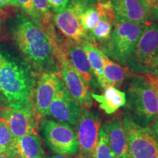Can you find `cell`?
Instances as JSON below:
<instances>
[{
    "instance_id": "obj_1",
    "label": "cell",
    "mask_w": 158,
    "mask_h": 158,
    "mask_svg": "<svg viewBox=\"0 0 158 158\" xmlns=\"http://www.w3.org/2000/svg\"><path fill=\"white\" fill-rule=\"evenodd\" d=\"M10 29L13 41L31 67L43 72L59 70L55 56L56 47L60 43L58 36L52 37L43 26L24 14L16 15Z\"/></svg>"
},
{
    "instance_id": "obj_2",
    "label": "cell",
    "mask_w": 158,
    "mask_h": 158,
    "mask_svg": "<svg viewBox=\"0 0 158 158\" xmlns=\"http://www.w3.org/2000/svg\"><path fill=\"white\" fill-rule=\"evenodd\" d=\"M36 84V74L31 65L0 47V92L9 107L33 106Z\"/></svg>"
},
{
    "instance_id": "obj_3",
    "label": "cell",
    "mask_w": 158,
    "mask_h": 158,
    "mask_svg": "<svg viewBox=\"0 0 158 158\" xmlns=\"http://www.w3.org/2000/svg\"><path fill=\"white\" fill-rule=\"evenodd\" d=\"M130 116L136 123L148 126L158 116V79L150 73H134L127 89Z\"/></svg>"
},
{
    "instance_id": "obj_4",
    "label": "cell",
    "mask_w": 158,
    "mask_h": 158,
    "mask_svg": "<svg viewBox=\"0 0 158 158\" xmlns=\"http://www.w3.org/2000/svg\"><path fill=\"white\" fill-rule=\"evenodd\" d=\"M145 26L116 18L110 38L100 44V48L108 57L127 66Z\"/></svg>"
},
{
    "instance_id": "obj_5",
    "label": "cell",
    "mask_w": 158,
    "mask_h": 158,
    "mask_svg": "<svg viewBox=\"0 0 158 158\" xmlns=\"http://www.w3.org/2000/svg\"><path fill=\"white\" fill-rule=\"evenodd\" d=\"M122 122L129 158H158V139L152 130L137 124L130 116H124Z\"/></svg>"
},
{
    "instance_id": "obj_6",
    "label": "cell",
    "mask_w": 158,
    "mask_h": 158,
    "mask_svg": "<svg viewBox=\"0 0 158 158\" xmlns=\"http://www.w3.org/2000/svg\"><path fill=\"white\" fill-rule=\"evenodd\" d=\"M59 72L62 81L67 90L84 108H90L93 105L89 85L83 80L78 71L69 60L66 53L61 45V42L55 50Z\"/></svg>"
},
{
    "instance_id": "obj_7",
    "label": "cell",
    "mask_w": 158,
    "mask_h": 158,
    "mask_svg": "<svg viewBox=\"0 0 158 158\" xmlns=\"http://www.w3.org/2000/svg\"><path fill=\"white\" fill-rule=\"evenodd\" d=\"M158 57V23L146 24L127 66L135 73H148L151 63Z\"/></svg>"
},
{
    "instance_id": "obj_8",
    "label": "cell",
    "mask_w": 158,
    "mask_h": 158,
    "mask_svg": "<svg viewBox=\"0 0 158 158\" xmlns=\"http://www.w3.org/2000/svg\"><path fill=\"white\" fill-rule=\"evenodd\" d=\"M42 130L45 143L54 153L70 155L78 152L77 134L70 124L45 119Z\"/></svg>"
},
{
    "instance_id": "obj_9",
    "label": "cell",
    "mask_w": 158,
    "mask_h": 158,
    "mask_svg": "<svg viewBox=\"0 0 158 158\" xmlns=\"http://www.w3.org/2000/svg\"><path fill=\"white\" fill-rule=\"evenodd\" d=\"M78 143V158H94L101 119L98 114L82 108L76 124Z\"/></svg>"
},
{
    "instance_id": "obj_10",
    "label": "cell",
    "mask_w": 158,
    "mask_h": 158,
    "mask_svg": "<svg viewBox=\"0 0 158 158\" xmlns=\"http://www.w3.org/2000/svg\"><path fill=\"white\" fill-rule=\"evenodd\" d=\"M87 7L78 0H71L64 10L54 15V25L68 40L81 43L89 39L80 23L81 13Z\"/></svg>"
},
{
    "instance_id": "obj_11",
    "label": "cell",
    "mask_w": 158,
    "mask_h": 158,
    "mask_svg": "<svg viewBox=\"0 0 158 158\" xmlns=\"http://www.w3.org/2000/svg\"><path fill=\"white\" fill-rule=\"evenodd\" d=\"M0 118L7 124L15 141L23 136L37 133V121L32 106L22 108H4L0 110Z\"/></svg>"
},
{
    "instance_id": "obj_12",
    "label": "cell",
    "mask_w": 158,
    "mask_h": 158,
    "mask_svg": "<svg viewBox=\"0 0 158 158\" xmlns=\"http://www.w3.org/2000/svg\"><path fill=\"white\" fill-rule=\"evenodd\" d=\"M82 108L81 106L70 95L61 80L49 107L48 115L58 122L76 126Z\"/></svg>"
},
{
    "instance_id": "obj_13",
    "label": "cell",
    "mask_w": 158,
    "mask_h": 158,
    "mask_svg": "<svg viewBox=\"0 0 158 158\" xmlns=\"http://www.w3.org/2000/svg\"><path fill=\"white\" fill-rule=\"evenodd\" d=\"M61 81L59 72H43L37 81L35 90L33 111L37 121L48 115L50 105Z\"/></svg>"
},
{
    "instance_id": "obj_14",
    "label": "cell",
    "mask_w": 158,
    "mask_h": 158,
    "mask_svg": "<svg viewBox=\"0 0 158 158\" xmlns=\"http://www.w3.org/2000/svg\"><path fill=\"white\" fill-rule=\"evenodd\" d=\"M116 18L134 23L151 22L152 9L143 0H110Z\"/></svg>"
},
{
    "instance_id": "obj_15",
    "label": "cell",
    "mask_w": 158,
    "mask_h": 158,
    "mask_svg": "<svg viewBox=\"0 0 158 158\" xmlns=\"http://www.w3.org/2000/svg\"><path fill=\"white\" fill-rule=\"evenodd\" d=\"M108 136V143L116 158H129L127 141L123 122L118 116L110 118L102 126Z\"/></svg>"
},
{
    "instance_id": "obj_16",
    "label": "cell",
    "mask_w": 158,
    "mask_h": 158,
    "mask_svg": "<svg viewBox=\"0 0 158 158\" xmlns=\"http://www.w3.org/2000/svg\"><path fill=\"white\" fill-rule=\"evenodd\" d=\"M61 45L74 68L78 71L83 80L89 85L93 80L94 74L80 43L67 39V40L61 42Z\"/></svg>"
},
{
    "instance_id": "obj_17",
    "label": "cell",
    "mask_w": 158,
    "mask_h": 158,
    "mask_svg": "<svg viewBox=\"0 0 158 158\" xmlns=\"http://www.w3.org/2000/svg\"><path fill=\"white\" fill-rule=\"evenodd\" d=\"M102 94H91L99 108L107 114H112L127 104V94L114 86H107Z\"/></svg>"
},
{
    "instance_id": "obj_18",
    "label": "cell",
    "mask_w": 158,
    "mask_h": 158,
    "mask_svg": "<svg viewBox=\"0 0 158 158\" xmlns=\"http://www.w3.org/2000/svg\"><path fill=\"white\" fill-rule=\"evenodd\" d=\"M80 44L87 56L91 68L94 76H96L99 84L102 88L106 89L103 78V58L106 54L98 45L92 43L89 39L85 40Z\"/></svg>"
},
{
    "instance_id": "obj_19",
    "label": "cell",
    "mask_w": 158,
    "mask_h": 158,
    "mask_svg": "<svg viewBox=\"0 0 158 158\" xmlns=\"http://www.w3.org/2000/svg\"><path fill=\"white\" fill-rule=\"evenodd\" d=\"M15 152L21 158H45L41 140L37 133L29 134L16 140Z\"/></svg>"
},
{
    "instance_id": "obj_20",
    "label": "cell",
    "mask_w": 158,
    "mask_h": 158,
    "mask_svg": "<svg viewBox=\"0 0 158 158\" xmlns=\"http://www.w3.org/2000/svg\"><path fill=\"white\" fill-rule=\"evenodd\" d=\"M103 78L106 87H120L127 76L133 74L129 68L110 60L106 54L103 58Z\"/></svg>"
},
{
    "instance_id": "obj_21",
    "label": "cell",
    "mask_w": 158,
    "mask_h": 158,
    "mask_svg": "<svg viewBox=\"0 0 158 158\" xmlns=\"http://www.w3.org/2000/svg\"><path fill=\"white\" fill-rule=\"evenodd\" d=\"M115 20L106 16H100L98 24L88 33L89 40L96 45L98 42H100L101 44L107 41L110 37Z\"/></svg>"
},
{
    "instance_id": "obj_22",
    "label": "cell",
    "mask_w": 158,
    "mask_h": 158,
    "mask_svg": "<svg viewBox=\"0 0 158 158\" xmlns=\"http://www.w3.org/2000/svg\"><path fill=\"white\" fill-rule=\"evenodd\" d=\"M33 5L43 27L47 31L54 29L53 25L54 14L49 7L48 0H32Z\"/></svg>"
},
{
    "instance_id": "obj_23",
    "label": "cell",
    "mask_w": 158,
    "mask_h": 158,
    "mask_svg": "<svg viewBox=\"0 0 158 158\" xmlns=\"http://www.w3.org/2000/svg\"><path fill=\"white\" fill-rule=\"evenodd\" d=\"M99 20H100V14L96 6L86 7L80 15L81 25L84 30L87 33L96 27Z\"/></svg>"
},
{
    "instance_id": "obj_24",
    "label": "cell",
    "mask_w": 158,
    "mask_h": 158,
    "mask_svg": "<svg viewBox=\"0 0 158 158\" xmlns=\"http://www.w3.org/2000/svg\"><path fill=\"white\" fill-rule=\"evenodd\" d=\"M15 143L16 141L7 124L0 118V144L2 147L5 149L7 153L16 155Z\"/></svg>"
},
{
    "instance_id": "obj_25",
    "label": "cell",
    "mask_w": 158,
    "mask_h": 158,
    "mask_svg": "<svg viewBox=\"0 0 158 158\" xmlns=\"http://www.w3.org/2000/svg\"><path fill=\"white\" fill-rule=\"evenodd\" d=\"M94 158H116L108 143V136L102 127L98 134V143L94 151Z\"/></svg>"
},
{
    "instance_id": "obj_26",
    "label": "cell",
    "mask_w": 158,
    "mask_h": 158,
    "mask_svg": "<svg viewBox=\"0 0 158 158\" xmlns=\"http://www.w3.org/2000/svg\"><path fill=\"white\" fill-rule=\"evenodd\" d=\"M17 4V7H21L24 11L26 15H27L30 19L39 25H42L38 15L35 12L34 5L32 0H15Z\"/></svg>"
},
{
    "instance_id": "obj_27",
    "label": "cell",
    "mask_w": 158,
    "mask_h": 158,
    "mask_svg": "<svg viewBox=\"0 0 158 158\" xmlns=\"http://www.w3.org/2000/svg\"><path fill=\"white\" fill-rule=\"evenodd\" d=\"M70 0H48L49 7L53 13H60L68 7Z\"/></svg>"
},
{
    "instance_id": "obj_28",
    "label": "cell",
    "mask_w": 158,
    "mask_h": 158,
    "mask_svg": "<svg viewBox=\"0 0 158 158\" xmlns=\"http://www.w3.org/2000/svg\"><path fill=\"white\" fill-rule=\"evenodd\" d=\"M153 76H158V57H157L155 60L150 64L149 68V73Z\"/></svg>"
},
{
    "instance_id": "obj_29",
    "label": "cell",
    "mask_w": 158,
    "mask_h": 158,
    "mask_svg": "<svg viewBox=\"0 0 158 158\" xmlns=\"http://www.w3.org/2000/svg\"><path fill=\"white\" fill-rule=\"evenodd\" d=\"M7 6H15L17 7V4L15 0H0V7H5Z\"/></svg>"
},
{
    "instance_id": "obj_30",
    "label": "cell",
    "mask_w": 158,
    "mask_h": 158,
    "mask_svg": "<svg viewBox=\"0 0 158 158\" xmlns=\"http://www.w3.org/2000/svg\"><path fill=\"white\" fill-rule=\"evenodd\" d=\"M5 20L6 13L2 7H0V33H1L2 29L3 28V26L5 23Z\"/></svg>"
},
{
    "instance_id": "obj_31",
    "label": "cell",
    "mask_w": 158,
    "mask_h": 158,
    "mask_svg": "<svg viewBox=\"0 0 158 158\" xmlns=\"http://www.w3.org/2000/svg\"><path fill=\"white\" fill-rule=\"evenodd\" d=\"M154 124H153V127H152V131L154 134H155L156 137L158 139V116L156 117V118L154 120Z\"/></svg>"
},
{
    "instance_id": "obj_32",
    "label": "cell",
    "mask_w": 158,
    "mask_h": 158,
    "mask_svg": "<svg viewBox=\"0 0 158 158\" xmlns=\"http://www.w3.org/2000/svg\"><path fill=\"white\" fill-rule=\"evenodd\" d=\"M78 1L81 2L88 7H94L97 5L96 0H78Z\"/></svg>"
},
{
    "instance_id": "obj_33",
    "label": "cell",
    "mask_w": 158,
    "mask_h": 158,
    "mask_svg": "<svg viewBox=\"0 0 158 158\" xmlns=\"http://www.w3.org/2000/svg\"><path fill=\"white\" fill-rule=\"evenodd\" d=\"M152 16L158 21V0H156L155 6L152 8Z\"/></svg>"
},
{
    "instance_id": "obj_34",
    "label": "cell",
    "mask_w": 158,
    "mask_h": 158,
    "mask_svg": "<svg viewBox=\"0 0 158 158\" xmlns=\"http://www.w3.org/2000/svg\"><path fill=\"white\" fill-rule=\"evenodd\" d=\"M48 158H73L70 155H52Z\"/></svg>"
},
{
    "instance_id": "obj_35",
    "label": "cell",
    "mask_w": 158,
    "mask_h": 158,
    "mask_svg": "<svg viewBox=\"0 0 158 158\" xmlns=\"http://www.w3.org/2000/svg\"><path fill=\"white\" fill-rule=\"evenodd\" d=\"M15 155H11V154L9 153H3L0 154V158H14Z\"/></svg>"
},
{
    "instance_id": "obj_36",
    "label": "cell",
    "mask_w": 158,
    "mask_h": 158,
    "mask_svg": "<svg viewBox=\"0 0 158 158\" xmlns=\"http://www.w3.org/2000/svg\"><path fill=\"white\" fill-rule=\"evenodd\" d=\"M143 1H145L152 9L153 8L154 6H155V4L156 2V0H143Z\"/></svg>"
},
{
    "instance_id": "obj_37",
    "label": "cell",
    "mask_w": 158,
    "mask_h": 158,
    "mask_svg": "<svg viewBox=\"0 0 158 158\" xmlns=\"http://www.w3.org/2000/svg\"><path fill=\"white\" fill-rule=\"evenodd\" d=\"M3 153H7V152H6L5 149H4V148L2 147L1 144H0V154H3Z\"/></svg>"
},
{
    "instance_id": "obj_38",
    "label": "cell",
    "mask_w": 158,
    "mask_h": 158,
    "mask_svg": "<svg viewBox=\"0 0 158 158\" xmlns=\"http://www.w3.org/2000/svg\"><path fill=\"white\" fill-rule=\"evenodd\" d=\"M98 3H105L109 1V0H96Z\"/></svg>"
},
{
    "instance_id": "obj_39",
    "label": "cell",
    "mask_w": 158,
    "mask_h": 158,
    "mask_svg": "<svg viewBox=\"0 0 158 158\" xmlns=\"http://www.w3.org/2000/svg\"><path fill=\"white\" fill-rule=\"evenodd\" d=\"M14 158H21V157H19V156H18V155H15V157Z\"/></svg>"
},
{
    "instance_id": "obj_40",
    "label": "cell",
    "mask_w": 158,
    "mask_h": 158,
    "mask_svg": "<svg viewBox=\"0 0 158 158\" xmlns=\"http://www.w3.org/2000/svg\"><path fill=\"white\" fill-rule=\"evenodd\" d=\"M156 77H157V79H158V76H156Z\"/></svg>"
}]
</instances>
